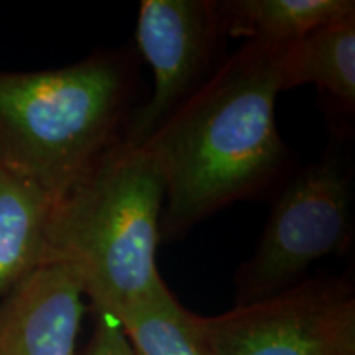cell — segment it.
<instances>
[{
	"label": "cell",
	"instance_id": "6da1fadb",
	"mask_svg": "<svg viewBox=\"0 0 355 355\" xmlns=\"http://www.w3.org/2000/svg\"><path fill=\"white\" fill-rule=\"evenodd\" d=\"M282 91L278 46L247 42L140 145L165 184L162 239H180L283 175L290 152L275 121Z\"/></svg>",
	"mask_w": 355,
	"mask_h": 355
},
{
	"label": "cell",
	"instance_id": "7a4b0ae2",
	"mask_svg": "<svg viewBox=\"0 0 355 355\" xmlns=\"http://www.w3.org/2000/svg\"><path fill=\"white\" fill-rule=\"evenodd\" d=\"M163 204L153 159L122 139L53 201L42 265L69 266L94 311L121 321L171 293L157 266Z\"/></svg>",
	"mask_w": 355,
	"mask_h": 355
},
{
	"label": "cell",
	"instance_id": "3957f363",
	"mask_svg": "<svg viewBox=\"0 0 355 355\" xmlns=\"http://www.w3.org/2000/svg\"><path fill=\"white\" fill-rule=\"evenodd\" d=\"M137 76L119 51L66 68L0 73V163L53 201L125 135Z\"/></svg>",
	"mask_w": 355,
	"mask_h": 355
},
{
	"label": "cell",
	"instance_id": "277c9868",
	"mask_svg": "<svg viewBox=\"0 0 355 355\" xmlns=\"http://www.w3.org/2000/svg\"><path fill=\"white\" fill-rule=\"evenodd\" d=\"M352 234V178L336 153H327L279 193L257 250L235 273V306L296 285L311 263L344 255Z\"/></svg>",
	"mask_w": 355,
	"mask_h": 355
},
{
	"label": "cell",
	"instance_id": "5b68a950",
	"mask_svg": "<svg viewBox=\"0 0 355 355\" xmlns=\"http://www.w3.org/2000/svg\"><path fill=\"white\" fill-rule=\"evenodd\" d=\"M196 324L209 355H355V295L344 278L296 283Z\"/></svg>",
	"mask_w": 355,
	"mask_h": 355
},
{
	"label": "cell",
	"instance_id": "8992f818",
	"mask_svg": "<svg viewBox=\"0 0 355 355\" xmlns=\"http://www.w3.org/2000/svg\"><path fill=\"white\" fill-rule=\"evenodd\" d=\"M224 37L216 0H141L135 40L153 71V92L133 109L123 139L145 144L217 68Z\"/></svg>",
	"mask_w": 355,
	"mask_h": 355
},
{
	"label": "cell",
	"instance_id": "52a82bcc",
	"mask_svg": "<svg viewBox=\"0 0 355 355\" xmlns=\"http://www.w3.org/2000/svg\"><path fill=\"white\" fill-rule=\"evenodd\" d=\"M83 298L69 266H37L0 301V355H76Z\"/></svg>",
	"mask_w": 355,
	"mask_h": 355
},
{
	"label": "cell",
	"instance_id": "ba28073f",
	"mask_svg": "<svg viewBox=\"0 0 355 355\" xmlns=\"http://www.w3.org/2000/svg\"><path fill=\"white\" fill-rule=\"evenodd\" d=\"M53 199L0 163V301L42 265Z\"/></svg>",
	"mask_w": 355,
	"mask_h": 355
},
{
	"label": "cell",
	"instance_id": "9c48e42d",
	"mask_svg": "<svg viewBox=\"0 0 355 355\" xmlns=\"http://www.w3.org/2000/svg\"><path fill=\"white\" fill-rule=\"evenodd\" d=\"M282 89L314 84L345 110L355 105V15L278 46Z\"/></svg>",
	"mask_w": 355,
	"mask_h": 355
},
{
	"label": "cell",
	"instance_id": "30bf717a",
	"mask_svg": "<svg viewBox=\"0 0 355 355\" xmlns=\"http://www.w3.org/2000/svg\"><path fill=\"white\" fill-rule=\"evenodd\" d=\"M224 35L252 43L285 46L345 17L354 0H225L219 2Z\"/></svg>",
	"mask_w": 355,
	"mask_h": 355
},
{
	"label": "cell",
	"instance_id": "8fae6325",
	"mask_svg": "<svg viewBox=\"0 0 355 355\" xmlns=\"http://www.w3.org/2000/svg\"><path fill=\"white\" fill-rule=\"evenodd\" d=\"M189 313L170 293L121 319L135 355H209Z\"/></svg>",
	"mask_w": 355,
	"mask_h": 355
},
{
	"label": "cell",
	"instance_id": "7c38bea8",
	"mask_svg": "<svg viewBox=\"0 0 355 355\" xmlns=\"http://www.w3.org/2000/svg\"><path fill=\"white\" fill-rule=\"evenodd\" d=\"M94 313V331L81 355H135L122 322L109 313Z\"/></svg>",
	"mask_w": 355,
	"mask_h": 355
}]
</instances>
